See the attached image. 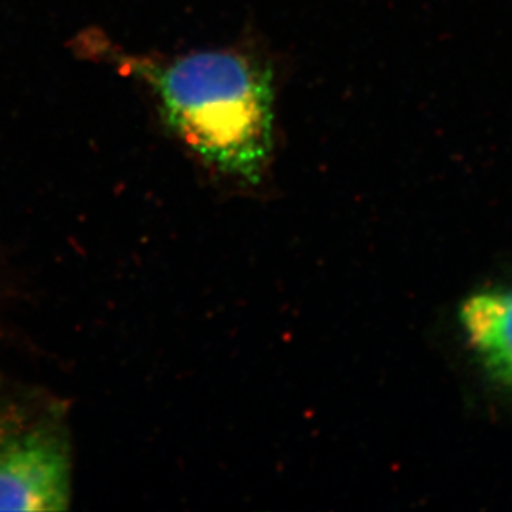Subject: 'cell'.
I'll return each mask as SVG.
<instances>
[{"instance_id":"6da1fadb","label":"cell","mask_w":512,"mask_h":512,"mask_svg":"<svg viewBox=\"0 0 512 512\" xmlns=\"http://www.w3.org/2000/svg\"><path fill=\"white\" fill-rule=\"evenodd\" d=\"M150 88L161 116L211 168L259 183L274 150L271 68L239 50H198L168 60L123 58Z\"/></svg>"},{"instance_id":"7a4b0ae2","label":"cell","mask_w":512,"mask_h":512,"mask_svg":"<svg viewBox=\"0 0 512 512\" xmlns=\"http://www.w3.org/2000/svg\"><path fill=\"white\" fill-rule=\"evenodd\" d=\"M72 499V461L63 433L34 425L0 433V511H63Z\"/></svg>"},{"instance_id":"3957f363","label":"cell","mask_w":512,"mask_h":512,"mask_svg":"<svg viewBox=\"0 0 512 512\" xmlns=\"http://www.w3.org/2000/svg\"><path fill=\"white\" fill-rule=\"evenodd\" d=\"M461 322L489 372L512 390V289L474 295L461 309Z\"/></svg>"}]
</instances>
